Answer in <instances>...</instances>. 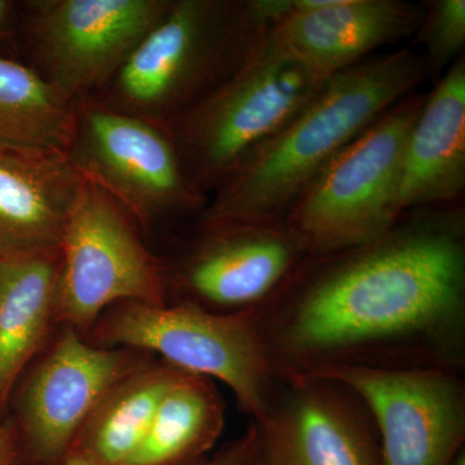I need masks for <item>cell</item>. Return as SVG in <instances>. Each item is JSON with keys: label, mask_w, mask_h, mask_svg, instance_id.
Here are the masks:
<instances>
[{"label": "cell", "mask_w": 465, "mask_h": 465, "mask_svg": "<svg viewBox=\"0 0 465 465\" xmlns=\"http://www.w3.org/2000/svg\"><path fill=\"white\" fill-rule=\"evenodd\" d=\"M224 424V401L215 381L182 371L164 393L130 465L195 463L213 451Z\"/></svg>", "instance_id": "d6986e66"}, {"label": "cell", "mask_w": 465, "mask_h": 465, "mask_svg": "<svg viewBox=\"0 0 465 465\" xmlns=\"http://www.w3.org/2000/svg\"><path fill=\"white\" fill-rule=\"evenodd\" d=\"M449 465H465V448L461 449L460 451L452 458V460L450 461Z\"/></svg>", "instance_id": "484cf974"}, {"label": "cell", "mask_w": 465, "mask_h": 465, "mask_svg": "<svg viewBox=\"0 0 465 465\" xmlns=\"http://www.w3.org/2000/svg\"><path fill=\"white\" fill-rule=\"evenodd\" d=\"M327 79L269 38L225 81L166 124L195 192L210 197Z\"/></svg>", "instance_id": "5b68a950"}, {"label": "cell", "mask_w": 465, "mask_h": 465, "mask_svg": "<svg viewBox=\"0 0 465 465\" xmlns=\"http://www.w3.org/2000/svg\"><path fill=\"white\" fill-rule=\"evenodd\" d=\"M17 16V5L9 0H0V39L8 38L14 32V23Z\"/></svg>", "instance_id": "cb8c5ba5"}, {"label": "cell", "mask_w": 465, "mask_h": 465, "mask_svg": "<svg viewBox=\"0 0 465 465\" xmlns=\"http://www.w3.org/2000/svg\"><path fill=\"white\" fill-rule=\"evenodd\" d=\"M60 251L0 260V427L12 394L58 327Z\"/></svg>", "instance_id": "e0dca14e"}, {"label": "cell", "mask_w": 465, "mask_h": 465, "mask_svg": "<svg viewBox=\"0 0 465 465\" xmlns=\"http://www.w3.org/2000/svg\"><path fill=\"white\" fill-rule=\"evenodd\" d=\"M84 183L66 152L0 143V260L60 251Z\"/></svg>", "instance_id": "9a60e30c"}, {"label": "cell", "mask_w": 465, "mask_h": 465, "mask_svg": "<svg viewBox=\"0 0 465 465\" xmlns=\"http://www.w3.org/2000/svg\"><path fill=\"white\" fill-rule=\"evenodd\" d=\"M75 104H67L29 65L0 56V143L67 152Z\"/></svg>", "instance_id": "ffe728a7"}, {"label": "cell", "mask_w": 465, "mask_h": 465, "mask_svg": "<svg viewBox=\"0 0 465 465\" xmlns=\"http://www.w3.org/2000/svg\"><path fill=\"white\" fill-rule=\"evenodd\" d=\"M57 465H96L92 463L91 460H88L87 458L82 457L78 452H69L63 460L60 461Z\"/></svg>", "instance_id": "d4e9b609"}, {"label": "cell", "mask_w": 465, "mask_h": 465, "mask_svg": "<svg viewBox=\"0 0 465 465\" xmlns=\"http://www.w3.org/2000/svg\"><path fill=\"white\" fill-rule=\"evenodd\" d=\"M286 7V0H173L94 97L166 125L232 75Z\"/></svg>", "instance_id": "3957f363"}, {"label": "cell", "mask_w": 465, "mask_h": 465, "mask_svg": "<svg viewBox=\"0 0 465 465\" xmlns=\"http://www.w3.org/2000/svg\"><path fill=\"white\" fill-rule=\"evenodd\" d=\"M149 356L134 349L96 347L73 327L58 324L9 405L26 463H60L110 388Z\"/></svg>", "instance_id": "30bf717a"}, {"label": "cell", "mask_w": 465, "mask_h": 465, "mask_svg": "<svg viewBox=\"0 0 465 465\" xmlns=\"http://www.w3.org/2000/svg\"><path fill=\"white\" fill-rule=\"evenodd\" d=\"M274 461V460H273ZM275 465V464H274Z\"/></svg>", "instance_id": "83f0119b"}, {"label": "cell", "mask_w": 465, "mask_h": 465, "mask_svg": "<svg viewBox=\"0 0 465 465\" xmlns=\"http://www.w3.org/2000/svg\"><path fill=\"white\" fill-rule=\"evenodd\" d=\"M369 409L381 465H449L464 449L465 381L445 370H333Z\"/></svg>", "instance_id": "8fae6325"}, {"label": "cell", "mask_w": 465, "mask_h": 465, "mask_svg": "<svg viewBox=\"0 0 465 465\" xmlns=\"http://www.w3.org/2000/svg\"><path fill=\"white\" fill-rule=\"evenodd\" d=\"M280 381L259 424L275 465H381L374 419L347 385L322 376Z\"/></svg>", "instance_id": "4fadbf2b"}, {"label": "cell", "mask_w": 465, "mask_h": 465, "mask_svg": "<svg viewBox=\"0 0 465 465\" xmlns=\"http://www.w3.org/2000/svg\"><path fill=\"white\" fill-rule=\"evenodd\" d=\"M427 75L411 48L367 58L317 94L211 193L198 229L283 222L302 193L358 134Z\"/></svg>", "instance_id": "7a4b0ae2"}, {"label": "cell", "mask_w": 465, "mask_h": 465, "mask_svg": "<svg viewBox=\"0 0 465 465\" xmlns=\"http://www.w3.org/2000/svg\"><path fill=\"white\" fill-rule=\"evenodd\" d=\"M307 258L286 223L198 229L173 271L177 298L215 313L253 311Z\"/></svg>", "instance_id": "7c38bea8"}, {"label": "cell", "mask_w": 465, "mask_h": 465, "mask_svg": "<svg viewBox=\"0 0 465 465\" xmlns=\"http://www.w3.org/2000/svg\"><path fill=\"white\" fill-rule=\"evenodd\" d=\"M180 372L182 370L150 354L110 388L84 424L72 451L96 465L133 463L159 403Z\"/></svg>", "instance_id": "ac0fdd59"}, {"label": "cell", "mask_w": 465, "mask_h": 465, "mask_svg": "<svg viewBox=\"0 0 465 465\" xmlns=\"http://www.w3.org/2000/svg\"><path fill=\"white\" fill-rule=\"evenodd\" d=\"M424 5L402 0H290L269 30L271 41L329 79L385 45L414 35Z\"/></svg>", "instance_id": "5bb4252c"}, {"label": "cell", "mask_w": 465, "mask_h": 465, "mask_svg": "<svg viewBox=\"0 0 465 465\" xmlns=\"http://www.w3.org/2000/svg\"><path fill=\"white\" fill-rule=\"evenodd\" d=\"M173 0H29L21 32L30 67L67 104L101 91Z\"/></svg>", "instance_id": "9c48e42d"}, {"label": "cell", "mask_w": 465, "mask_h": 465, "mask_svg": "<svg viewBox=\"0 0 465 465\" xmlns=\"http://www.w3.org/2000/svg\"><path fill=\"white\" fill-rule=\"evenodd\" d=\"M67 157L84 180L110 195L137 228L202 210L167 125L125 114L94 96L75 103Z\"/></svg>", "instance_id": "ba28073f"}, {"label": "cell", "mask_w": 465, "mask_h": 465, "mask_svg": "<svg viewBox=\"0 0 465 465\" xmlns=\"http://www.w3.org/2000/svg\"><path fill=\"white\" fill-rule=\"evenodd\" d=\"M24 465H34V464H27V463H26V464H24Z\"/></svg>", "instance_id": "4316f807"}, {"label": "cell", "mask_w": 465, "mask_h": 465, "mask_svg": "<svg viewBox=\"0 0 465 465\" xmlns=\"http://www.w3.org/2000/svg\"><path fill=\"white\" fill-rule=\"evenodd\" d=\"M58 324L85 338L101 314L124 302H170L167 266L110 195L84 180L60 244Z\"/></svg>", "instance_id": "52a82bcc"}, {"label": "cell", "mask_w": 465, "mask_h": 465, "mask_svg": "<svg viewBox=\"0 0 465 465\" xmlns=\"http://www.w3.org/2000/svg\"><path fill=\"white\" fill-rule=\"evenodd\" d=\"M280 379L333 370L465 371V215L409 211L374 240L307 256L253 309Z\"/></svg>", "instance_id": "6da1fadb"}, {"label": "cell", "mask_w": 465, "mask_h": 465, "mask_svg": "<svg viewBox=\"0 0 465 465\" xmlns=\"http://www.w3.org/2000/svg\"><path fill=\"white\" fill-rule=\"evenodd\" d=\"M24 464H26V459L20 433L14 419L8 416L0 427V465Z\"/></svg>", "instance_id": "603a6c76"}, {"label": "cell", "mask_w": 465, "mask_h": 465, "mask_svg": "<svg viewBox=\"0 0 465 465\" xmlns=\"http://www.w3.org/2000/svg\"><path fill=\"white\" fill-rule=\"evenodd\" d=\"M189 465H274L264 430L252 421L237 439Z\"/></svg>", "instance_id": "7402d4cb"}, {"label": "cell", "mask_w": 465, "mask_h": 465, "mask_svg": "<svg viewBox=\"0 0 465 465\" xmlns=\"http://www.w3.org/2000/svg\"><path fill=\"white\" fill-rule=\"evenodd\" d=\"M427 94H407L349 143L314 177L283 222L307 256L379 237L400 219L399 185L407 136Z\"/></svg>", "instance_id": "8992f818"}, {"label": "cell", "mask_w": 465, "mask_h": 465, "mask_svg": "<svg viewBox=\"0 0 465 465\" xmlns=\"http://www.w3.org/2000/svg\"><path fill=\"white\" fill-rule=\"evenodd\" d=\"M85 339L96 347L146 351L183 372L224 382L258 424L268 419L280 390L253 311L215 313L189 302H118Z\"/></svg>", "instance_id": "277c9868"}, {"label": "cell", "mask_w": 465, "mask_h": 465, "mask_svg": "<svg viewBox=\"0 0 465 465\" xmlns=\"http://www.w3.org/2000/svg\"><path fill=\"white\" fill-rule=\"evenodd\" d=\"M414 43L425 48L427 75L439 79L459 57L465 45L464 0H433L424 5V17Z\"/></svg>", "instance_id": "44dd1931"}, {"label": "cell", "mask_w": 465, "mask_h": 465, "mask_svg": "<svg viewBox=\"0 0 465 465\" xmlns=\"http://www.w3.org/2000/svg\"><path fill=\"white\" fill-rule=\"evenodd\" d=\"M465 188V58L446 70L425 96L403 150L401 215L452 204Z\"/></svg>", "instance_id": "2e32d148"}]
</instances>
